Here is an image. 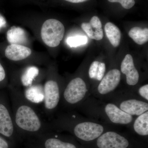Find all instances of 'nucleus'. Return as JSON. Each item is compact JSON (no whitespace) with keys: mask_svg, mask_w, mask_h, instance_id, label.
I'll list each match as a JSON object with an SVG mask.
<instances>
[{"mask_svg":"<svg viewBox=\"0 0 148 148\" xmlns=\"http://www.w3.org/2000/svg\"><path fill=\"white\" fill-rule=\"evenodd\" d=\"M9 90L14 125L23 141L51 131L47 122L43 120L35 105L25 98L19 88L10 86Z\"/></svg>","mask_w":148,"mask_h":148,"instance_id":"f03ea898","label":"nucleus"},{"mask_svg":"<svg viewBox=\"0 0 148 148\" xmlns=\"http://www.w3.org/2000/svg\"><path fill=\"white\" fill-rule=\"evenodd\" d=\"M7 39L10 44L22 45L27 41V34L24 29L15 26L12 27L7 33Z\"/></svg>","mask_w":148,"mask_h":148,"instance_id":"dca6fc26","label":"nucleus"},{"mask_svg":"<svg viewBox=\"0 0 148 148\" xmlns=\"http://www.w3.org/2000/svg\"><path fill=\"white\" fill-rule=\"evenodd\" d=\"M47 123L51 131L69 132L82 145L92 143L107 130L116 129L89 118L75 110H58Z\"/></svg>","mask_w":148,"mask_h":148,"instance_id":"f257e3e1","label":"nucleus"},{"mask_svg":"<svg viewBox=\"0 0 148 148\" xmlns=\"http://www.w3.org/2000/svg\"><path fill=\"white\" fill-rule=\"evenodd\" d=\"M119 69L109 70L91 92V95L102 100H106L118 88L121 80Z\"/></svg>","mask_w":148,"mask_h":148,"instance_id":"1a4fd4ad","label":"nucleus"},{"mask_svg":"<svg viewBox=\"0 0 148 148\" xmlns=\"http://www.w3.org/2000/svg\"><path fill=\"white\" fill-rule=\"evenodd\" d=\"M89 118L116 128L128 127L135 117L121 110L114 103L90 95L76 110Z\"/></svg>","mask_w":148,"mask_h":148,"instance_id":"7ed1b4c3","label":"nucleus"},{"mask_svg":"<svg viewBox=\"0 0 148 148\" xmlns=\"http://www.w3.org/2000/svg\"><path fill=\"white\" fill-rule=\"evenodd\" d=\"M105 101L114 103L122 111L132 116H138L148 111V102L135 92L124 88L117 89Z\"/></svg>","mask_w":148,"mask_h":148,"instance_id":"20e7f679","label":"nucleus"},{"mask_svg":"<svg viewBox=\"0 0 148 148\" xmlns=\"http://www.w3.org/2000/svg\"><path fill=\"white\" fill-rule=\"evenodd\" d=\"M73 136L49 131L36 135L31 140L42 148H83Z\"/></svg>","mask_w":148,"mask_h":148,"instance_id":"6e6552de","label":"nucleus"},{"mask_svg":"<svg viewBox=\"0 0 148 148\" xmlns=\"http://www.w3.org/2000/svg\"><path fill=\"white\" fill-rule=\"evenodd\" d=\"M82 146L83 148H140V144L128 134L114 129L107 130L92 143Z\"/></svg>","mask_w":148,"mask_h":148,"instance_id":"39448f33","label":"nucleus"},{"mask_svg":"<svg viewBox=\"0 0 148 148\" xmlns=\"http://www.w3.org/2000/svg\"><path fill=\"white\" fill-rule=\"evenodd\" d=\"M6 78V74L4 68L0 63V89H1L5 86V80Z\"/></svg>","mask_w":148,"mask_h":148,"instance_id":"393cba45","label":"nucleus"},{"mask_svg":"<svg viewBox=\"0 0 148 148\" xmlns=\"http://www.w3.org/2000/svg\"><path fill=\"white\" fill-rule=\"evenodd\" d=\"M105 31L111 44L114 47H118L121 38V33L119 29L113 23L108 22L105 25Z\"/></svg>","mask_w":148,"mask_h":148,"instance_id":"f3484780","label":"nucleus"},{"mask_svg":"<svg viewBox=\"0 0 148 148\" xmlns=\"http://www.w3.org/2000/svg\"><path fill=\"white\" fill-rule=\"evenodd\" d=\"M28 142L27 148H42L31 140H28Z\"/></svg>","mask_w":148,"mask_h":148,"instance_id":"a878e982","label":"nucleus"},{"mask_svg":"<svg viewBox=\"0 0 148 148\" xmlns=\"http://www.w3.org/2000/svg\"><path fill=\"white\" fill-rule=\"evenodd\" d=\"M39 74V69L36 66H29L26 67L20 74L19 77L20 85L27 88L36 84L35 83V81Z\"/></svg>","mask_w":148,"mask_h":148,"instance_id":"2eb2a0df","label":"nucleus"},{"mask_svg":"<svg viewBox=\"0 0 148 148\" xmlns=\"http://www.w3.org/2000/svg\"><path fill=\"white\" fill-rule=\"evenodd\" d=\"M120 71L125 76L127 87L124 89L135 92L139 86L140 74L135 67L132 56L127 54L121 62Z\"/></svg>","mask_w":148,"mask_h":148,"instance_id":"9b49d317","label":"nucleus"},{"mask_svg":"<svg viewBox=\"0 0 148 148\" xmlns=\"http://www.w3.org/2000/svg\"><path fill=\"white\" fill-rule=\"evenodd\" d=\"M6 24V21L5 18L2 16H0V29L1 27H4Z\"/></svg>","mask_w":148,"mask_h":148,"instance_id":"bb28decb","label":"nucleus"},{"mask_svg":"<svg viewBox=\"0 0 148 148\" xmlns=\"http://www.w3.org/2000/svg\"><path fill=\"white\" fill-rule=\"evenodd\" d=\"M65 1L69 2L77 3L84 2L88 0H65Z\"/></svg>","mask_w":148,"mask_h":148,"instance_id":"cd10ccee","label":"nucleus"},{"mask_svg":"<svg viewBox=\"0 0 148 148\" xmlns=\"http://www.w3.org/2000/svg\"><path fill=\"white\" fill-rule=\"evenodd\" d=\"M32 53L29 48L23 45L10 44L6 47L5 52L6 57L9 60L14 61L26 59Z\"/></svg>","mask_w":148,"mask_h":148,"instance_id":"ddd939ff","label":"nucleus"},{"mask_svg":"<svg viewBox=\"0 0 148 148\" xmlns=\"http://www.w3.org/2000/svg\"><path fill=\"white\" fill-rule=\"evenodd\" d=\"M111 3H119L126 9L132 8L135 4V0H108Z\"/></svg>","mask_w":148,"mask_h":148,"instance_id":"412c9836","label":"nucleus"},{"mask_svg":"<svg viewBox=\"0 0 148 148\" xmlns=\"http://www.w3.org/2000/svg\"><path fill=\"white\" fill-rule=\"evenodd\" d=\"M132 134L140 138H147L148 136V111L135 116L131 124L127 127Z\"/></svg>","mask_w":148,"mask_h":148,"instance_id":"f8f14e48","label":"nucleus"},{"mask_svg":"<svg viewBox=\"0 0 148 148\" xmlns=\"http://www.w3.org/2000/svg\"><path fill=\"white\" fill-rule=\"evenodd\" d=\"M129 36L136 43L143 45L148 41V29H143L139 27H134L130 30Z\"/></svg>","mask_w":148,"mask_h":148,"instance_id":"a211bd4d","label":"nucleus"},{"mask_svg":"<svg viewBox=\"0 0 148 148\" xmlns=\"http://www.w3.org/2000/svg\"><path fill=\"white\" fill-rule=\"evenodd\" d=\"M82 28L87 34L90 38L93 39L94 36V31L90 26L89 23H83L81 25Z\"/></svg>","mask_w":148,"mask_h":148,"instance_id":"5701e85b","label":"nucleus"},{"mask_svg":"<svg viewBox=\"0 0 148 148\" xmlns=\"http://www.w3.org/2000/svg\"><path fill=\"white\" fill-rule=\"evenodd\" d=\"M64 85L55 78H49L43 86L44 111L50 119L53 117L60 107Z\"/></svg>","mask_w":148,"mask_h":148,"instance_id":"0eeeda50","label":"nucleus"},{"mask_svg":"<svg viewBox=\"0 0 148 148\" xmlns=\"http://www.w3.org/2000/svg\"><path fill=\"white\" fill-rule=\"evenodd\" d=\"M88 41L86 36H75L69 37L66 40V42L70 47H75L86 44Z\"/></svg>","mask_w":148,"mask_h":148,"instance_id":"6ab92c4d","label":"nucleus"},{"mask_svg":"<svg viewBox=\"0 0 148 148\" xmlns=\"http://www.w3.org/2000/svg\"><path fill=\"white\" fill-rule=\"evenodd\" d=\"M65 28L63 24L57 19H49L45 21L41 30L43 41L48 46H58L64 37Z\"/></svg>","mask_w":148,"mask_h":148,"instance_id":"9d476101","label":"nucleus"},{"mask_svg":"<svg viewBox=\"0 0 148 148\" xmlns=\"http://www.w3.org/2000/svg\"><path fill=\"white\" fill-rule=\"evenodd\" d=\"M141 99L148 102V84L139 86L134 92Z\"/></svg>","mask_w":148,"mask_h":148,"instance_id":"aec40b11","label":"nucleus"},{"mask_svg":"<svg viewBox=\"0 0 148 148\" xmlns=\"http://www.w3.org/2000/svg\"><path fill=\"white\" fill-rule=\"evenodd\" d=\"M89 23L94 31V33L96 30L102 29V23H101L100 18H98L97 16H92V18L90 19Z\"/></svg>","mask_w":148,"mask_h":148,"instance_id":"4be33fe9","label":"nucleus"},{"mask_svg":"<svg viewBox=\"0 0 148 148\" xmlns=\"http://www.w3.org/2000/svg\"><path fill=\"white\" fill-rule=\"evenodd\" d=\"M15 147L13 143L0 135V148H15Z\"/></svg>","mask_w":148,"mask_h":148,"instance_id":"b1692460","label":"nucleus"},{"mask_svg":"<svg viewBox=\"0 0 148 148\" xmlns=\"http://www.w3.org/2000/svg\"><path fill=\"white\" fill-rule=\"evenodd\" d=\"M0 135L15 147L23 141L18 135L14 122L12 111L5 92L0 90Z\"/></svg>","mask_w":148,"mask_h":148,"instance_id":"423d86ee","label":"nucleus"},{"mask_svg":"<svg viewBox=\"0 0 148 148\" xmlns=\"http://www.w3.org/2000/svg\"><path fill=\"white\" fill-rule=\"evenodd\" d=\"M25 98L34 105L43 103L44 99L43 86L37 84L25 88L23 91Z\"/></svg>","mask_w":148,"mask_h":148,"instance_id":"4468645a","label":"nucleus"}]
</instances>
